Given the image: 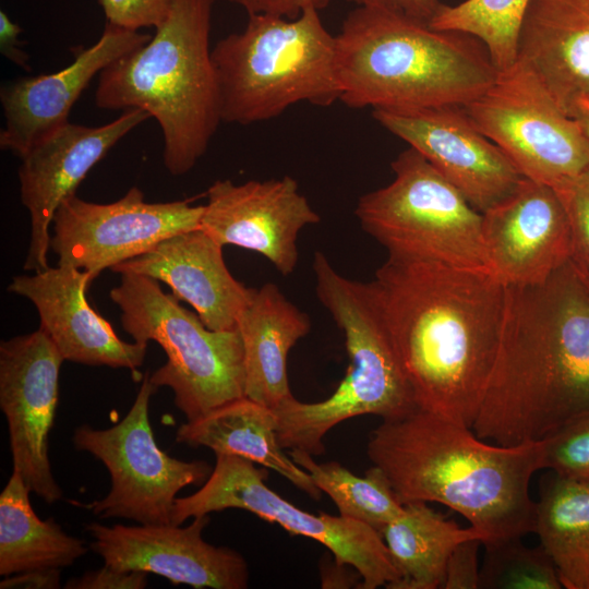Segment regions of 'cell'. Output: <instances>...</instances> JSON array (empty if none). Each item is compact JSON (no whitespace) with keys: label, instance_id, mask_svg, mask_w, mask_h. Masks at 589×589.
Listing matches in <instances>:
<instances>
[{"label":"cell","instance_id":"cell-1","mask_svg":"<svg viewBox=\"0 0 589 589\" xmlns=\"http://www.w3.org/2000/svg\"><path fill=\"white\" fill-rule=\"evenodd\" d=\"M371 283L417 407L472 429L500 346L506 287L488 271L394 256Z\"/></svg>","mask_w":589,"mask_h":589},{"label":"cell","instance_id":"cell-2","mask_svg":"<svg viewBox=\"0 0 589 589\" xmlns=\"http://www.w3.org/2000/svg\"><path fill=\"white\" fill-rule=\"evenodd\" d=\"M588 413L589 280L569 260L541 285L506 287L500 346L472 430L515 445Z\"/></svg>","mask_w":589,"mask_h":589},{"label":"cell","instance_id":"cell-3","mask_svg":"<svg viewBox=\"0 0 589 589\" xmlns=\"http://www.w3.org/2000/svg\"><path fill=\"white\" fill-rule=\"evenodd\" d=\"M366 453L402 504L435 502L459 513L494 543L536 530L532 476L542 441L491 445L447 417L417 408L372 431Z\"/></svg>","mask_w":589,"mask_h":589},{"label":"cell","instance_id":"cell-4","mask_svg":"<svg viewBox=\"0 0 589 589\" xmlns=\"http://www.w3.org/2000/svg\"><path fill=\"white\" fill-rule=\"evenodd\" d=\"M336 45L339 101L353 109L465 106L498 74L476 37L383 9L352 10Z\"/></svg>","mask_w":589,"mask_h":589},{"label":"cell","instance_id":"cell-5","mask_svg":"<svg viewBox=\"0 0 589 589\" xmlns=\"http://www.w3.org/2000/svg\"><path fill=\"white\" fill-rule=\"evenodd\" d=\"M214 1L175 0L146 44L98 75V108L141 109L156 119L164 164L173 176L195 166L223 122L209 47Z\"/></svg>","mask_w":589,"mask_h":589},{"label":"cell","instance_id":"cell-6","mask_svg":"<svg viewBox=\"0 0 589 589\" xmlns=\"http://www.w3.org/2000/svg\"><path fill=\"white\" fill-rule=\"evenodd\" d=\"M312 267L316 297L344 333L349 365L328 398L303 402L291 396L273 410L280 446L317 456L325 452L326 433L345 420L362 414L394 420L418 407L372 283L342 276L320 251Z\"/></svg>","mask_w":589,"mask_h":589},{"label":"cell","instance_id":"cell-7","mask_svg":"<svg viewBox=\"0 0 589 589\" xmlns=\"http://www.w3.org/2000/svg\"><path fill=\"white\" fill-rule=\"evenodd\" d=\"M221 121L274 119L299 103L327 107L339 100L336 36L316 9L294 17L249 14L241 32L212 48Z\"/></svg>","mask_w":589,"mask_h":589},{"label":"cell","instance_id":"cell-8","mask_svg":"<svg viewBox=\"0 0 589 589\" xmlns=\"http://www.w3.org/2000/svg\"><path fill=\"white\" fill-rule=\"evenodd\" d=\"M110 299L121 311V324L136 342H157L167 362L152 375L156 387H169L187 421L245 397L244 352L238 328L212 330L200 316L166 293L158 280L121 274Z\"/></svg>","mask_w":589,"mask_h":589},{"label":"cell","instance_id":"cell-9","mask_svg":"<svg viewBox=\"0 0 589 589\" xmlns=\"http://www.w3.org/2000/svg\"><path fill=\"white\" fill-rule=\"evenodd\" d=\"M390 167L393 181L358 200L361 228L388 256L488 271L481 213L414 148Z\"/></svg>","mask_w":589,"mask_h":589},{"label":"cell","instance_id":"cell-10","mask_svg":"<svg viewBox=\"0 0 589 589\" xmlns=\"http://www.w3.org/2000/svg\"><path fill=\"white\" fill-rule=\"evenodd\" d=\"M267 473L251 460L232 455H216L215 468L195 493L177 497L171 524L240 508L275 522L292 534L311 538L325 545L335 562L351 566L361 576L362 589H392L398 572L381 533L374 528L340 515H314L300 509L269 489Z\"/></svg>","mask_w":589,"mask_h":589},{"label":"cell","instance_id":"cell-11","mask_svg":"<svg viewBox=\"0 0 589 589\" xmlns=\"http://www.w3.org/2000/svg\"><path fill=\"white\" fill-rule=\"evenodd\" d=\"M157 389L145 373L133 405L119 423L100 430L83 424L73 432L74 447L99 459L110 474L108 494L84 505L101 519L169 525L179 491L206 481L212 472L206 461L179 460L157 445L148 417L149 400Z\"/></svg>","mask_w":589,"mask_h":589},{"label":"cell","instance_id":"cell-12","mask_svg":"<svg viewBox=\"0 0 589 589\" xmlns=\"http://www.w3.org/2000/svg\"><path fill=\"white\" fill-rule=\"evenodd\" d=\"M464 107L527 179L555 188L589 168V137L581 125L518 61Z\"/></svg>","mask_w":589,"mask_h":589},{"label":"cell","instance_id":"cell-13","mask_svg":"<svg viewBox=\"0 0 589 589\" xmlns=\"http://www.w3.org/2000/svg\"><path fill=\"white\" fill-rule=\"evenodd\" d=\"M204 205L190 201L148 203L132 187L108 204L71 195L52 220L50 248L58 265L86 272L92 281L106 268L146 253L164 239L200 229Z\"/></svg>","mask_w":589,"mask_h":589},{"label":"cell","instance_id":"cell-14","mask_svg":"<svg viewBox=\"0 0 589 589\" xmlns=\"http://www.w3.org/2000/svg\"><path fill=\"white\" fill-rule=\"evenodd\" d=\"M64 361L39 327L0 344V408L9 429L13 469L48 504L62 497L49 460V433Z\"/></svg>","mask_w":589,"mask_h":589},{"label":"cell","instance_id":"cell-15","mask_svg":"<svg viewBox=\"0 0 589 589\" xmlns=\"http://www.w3.org/2000/svg\"><path fill=\"white\" fill-rule=\"evenodd\" d=\"M372 115L418 151L480 213L506 197L525 178L461 105L373 109Z\"/></svg>","mask_w":589,"mask_h":589},{"label":"cell","instance_id":"cell-16","mask_svg":"<svg viewBox=\"0 0 589 589\" xmlns=\"http://www.w3.org/2000/svg\"><path fill=\"white\" fill-rule=\"evenodd\" d=\"M151 118L141 109H127L113 121L88 127L68 122L33 145L21 158V202L31 220L25 271L48 266L49 228L61 203L74 195L92 168L128 133Z\"/></svg>","mask_w":589,"mask_h":589},{"label":"cell","instance_id":"cell-17","mask_svg":"<svg viewBox=\"0 0 589 589\" xmlns=\"http://www.w3.org/2000/svg\"><path fill=\"white\" fill-rule=\"evenodd\" d=\"M209 516L191 525L106 526L89 522L85 530L91 550L104 564L120 570H140L167 578L173 585L193 588L244 589L249 566L233 549L215 546L202 538Z\"/></svg>","mask_w":589,"mask_h":589},{"label":"cell","instance_id":"cell-18","mask_svg":"<svg viewBox=\"0 0 589 589\" xmlns=\"http://www.w3.org/2000/svg\"><path fill=\"white\" fill-rule=\"evenodd\" d=\"M481 215L488 271L505 287L541 285L572 259L567 214L551 185L524 178Z\"/></svg>","mask_w":589,"mask_h":589},{"label":"cell","instance_id":"cell-19","mask_svg":"<svg viewBox=\"0 0 589 589\" xmlns=\"http://www.w3.org/2000/svg\"><path fill=\"white\" fill-rule=\"evenodd\" d=\"M206 197L201 229L221 245L260 253L284 276L296 269L299 232L321 220L289 176L241 184L216 180Z\"/></svg>","mask_w":589,"mask_h":589},{"label":"cell","instance_id":"cell-20","mask_svg":"<svg viewBox=\"0 0 589 589\" xmlns=\"http://www.w3.org/2000/svg\"><path fill=\"white\" fill-rule=\"evenodd\" d=\"M151 37L107 22L99 39L82 49L62 70L3 84L0 103L5 123L0 132L1 149L21 157L37 142L67 124L73 105L91 81Z\"/></svg>","mask_w":589,"mask_h":589},{"label":"cell","instance_id":"cell-21","mask_svg":"<svg viewBox=\"0 0 589 589\" xmlns=\"http://www.w3.org/2000/svg\"><path fill=\"white\" fill-rule=\"evenodd\" d=\"M91 283L86 272L57 265L14 277L8 291L35 305L39 327L64 360L136 372L145 360L147 345L122 340L111 324L91 306L86 298Z\"/></svg>","mask_w":589,"mask_h":589},{"label":"cell","instance_id":"cell-22","mask_svg":"<svg viewBox=\"0 0 589 589\" xmlns=\"http://www.w3.org/2000/svg\"><path fill=\"white\" fill-rule=\"evenodd\" d=\"M219 242L194 229L168 237L146 253L111 268L164 283L189 303L212 330L238 328V318L255 288L245 287L229 272Z\"/></svg>","mask_w":589,"mask_h":589},{"label":"cell","instance_id":"cell-23","mask_svg":"<svg viewBox=\"0 0 589 589\" xmlns=\"http://www.w3.org/2000/svg\"><path fill=\"white\" fill-rule=\"evenodd\" d=\"M516 61L574 118L589 99V0H531Z\"/></svg>","mask_w":589,"mask_h":589},{"label":"cell","instance_id":"cell-24","mask_svg":"<svg viewBox=\"0 0 589 589\" xmlns=\"http://www.w3.org/2000/svg\"><path fill=\"white\" fill-rule=\"evenodd\" d=\"M244 352L245 397L269 408L293 396L288 381L290 349L311 330L306 313L272 283L254 289L238 318Z\"/></svg>","mask_w":589,"mask_h":589},{"label":"cell","instance_id":"cell-25","mask_svg":"<svg viewBox=\"0 0 589 589\" xmlns=\"http://www.w3.org/2000/svg\"><path fill=\"white\" fill-rule=\"evenodd\" d=\"M176 441L191 447H208L215 455L251 460L278 472L312 498H321L322 491L311 476L279 445L274 410L248 397L181 424Z\"/></svg>","mask_w":589,"mask_h":589},{"label":"cell","instance_id":"cell-26","mask_svg":"<svg viewBox=\"0 0 589 589\" xmlns=\"http://www.w3.org/2000/svg\"><path fill=\"white\" fill-rule=\"evenodd\" d=\"M404 505V513L381 531L399 575L392 589L441 588L453 550L470 539L483 544L484 536L472 526H458L426 502Z\"/></svg>","mask_w":589,"mask_h":589},{"label":"cell","instance_id":"cell-27","mask_svg":"<svg viewBox=\"0 0 589 589\" xmlns=\"http://www.w3.org/2000/svg\"><path fill=\"white\" fill-rule=\"evenodd\" d=\"M31 490L16 469L0 494V575L73 565L88 548L64 532L52 518L41 520L29 501Z\"/></svg>","mask_w":589,"mask_h":589},{"label":"cell","instance_id":"cell-28","mask_svg":"<svg viewBox=\"0 0 589 589\" xmlns=\"http://www.w3.org/2000/svg\"><path fill=\"white\" fill-rule=\"evenodd\" d=\"M566 589H589V481L543 476L536 530Z\"/></svg>","mask_w":589,"mask_h":589},{"label":"cell","instance_id":"cell-29","mask_svg":"<svg viewBox=\"0 0 589 589\" xmlns=\"http://www.w3.org/2000/svg\"><path fill=\"white\" fill-rule=\"evenodd\" d=\"M289 456L335 503L339 515L361 521L380 533L402 513L385 473L375 465L358 477L337 461L317 462L309 453L291 449Z\"/></svg>","mask_w":589,"mask_h":589},{"label":"cell","instance_id":"cell-30","mask_svg":"<svg viewBox=\"0 0 589 589\" xmlns=\"http://www.w3.org/2000/svg\"><path fill=\"white\" fill-rule=\"evenodd\" d=\"M531 0H465L442 3L429 22L443 31H456L479 39L498 72L517 60L520 27Z\"/></svg>","mask_w":589,"mask_h":589},{"label":"cell","instance_id":"cell-31","mask_svg":"<svg viewBox=\"0 0 589 589\" xmlns=\"http://www.w3.org/2000/svg\"><path fill=\"white\" fill-rule=\"evenodd\" d=\"M521 538L484 545L480 565L482 589H561L555 565L540 544L527 546Z\"/></svg>","mask_w":589,"mask_h":589},{"label":"cell","instance_id":"cell-32","mask_svg":"<svg viewBox=\"0 0 589 589\" xmlns=\"http://www.w3.org/2000/svg\"><path fill=\"white\" fill-rule=\"evenodd\" d=\"M541 441L543 469L564 478L589 481V413L569 421Z\"/></svg>","mask_w":589,"mask_h":589},{"label":"cell","instance_id":"cell-33","mask_svg":"<svg viewBox=\"0 0 589 589\" xmlns=\"http://www.w3.org/2000/svg\"><path fill=\"white\" fill-rule=\"evenodd\" d=\"M567 214L572 262L589 280V168L554 188Z\"/></svg>","mask_w":589,"mask_h":589},{"label":"cell","instance_id":"cell-34","mask_svg":"<svg viewBox=\"0 0 589 589\" xmlns=\"http://www.w3.org/2000/svg\"><path fill=\"white\" fill-rule=\"evenodd\" d=\"M108 23L139 31L157 28L168 16L175 0H98Z\"/></svg>","mask_w":589,"mask_h":589},{"label":"cell","instance_id":"cell-35","mask_svg":"<svg viewBox=\"0 0 589 589\" xmlns=\"http://www.w3.org/2000/svg\"><path fill=\"white\" fill-rule=\"evenodd\" d=\"M479 539H470L459 543L450 553L446 568L443 589H478L480 579Z\"/></svg>","mask_w":589,"mask_h":589},{"label":"cell","instance_id":"cell-36","mask_svg":"<svg viewBox=\"0 0 589 589\" xmlns=\"http://www.w3.org/2000/svg\"><path fill=\"white\" fill-rule=\"evenodd\" d=\"M147 573L120 570L109 565L89 570L79 577L70 578L67 589H143L147 586Z\"/></svg>","mask_w":589,"mask_h":589},{"label":"cell","instance_id":"cell-37","mask_svg":"<svg viewBox=\"0 0 589 589\" xmlns=\"http://www.w3.org/2000/svg\"><path fill=\"white\" fill-rule=\"evenodd\" d=\"M241 7L248 14H274L294 17L308 9L321 11L332 0H228Z\"/></svg>","mask_w":589,"mask_h":589},{"label":"cell","instance_id":"cell-38","mask_svg":"<svg viewBox=\"0 0 589 589\" xmlns=\"http://www.w3.org/2000/svg\"><path fill=\"white\" fill-rule=\"evenodd\" d=\"M357 7L375 8L430 22L441 7L440 0H348Z\"/></svg>","mask_w":589,"mask_h":589},{"label":"cell","instance_id":"cell-39","mask_svg":"<svg viewBox=\"0 0 589 589\" xmlns=\"http://www.w3.org/2000/svg\"><path fill=\"white\" fill-rule=\"evenodd\" d=\"M60 587L59 568L26 570L4 576L0 581V589H58Z\"/></svg>","mask_w":589,"mask_h":589},{"label":"cell","instance_id":"cell-40","mask_svg":"<svg viewBox=\"0 0 589 589\" xmlns=\"http://www.w3.org/2000/svg\"><path fill=\"white\" fill-rule=\"evenodd\" d=\"M22 28L14 23L4 11L0 12V50L1 53L26 71L32 68L28 64L29 56L20 47L19 35Z\"/></svg>","mask_w":589,"mask_h":589},{"label":"cell","instance_id":"cell-41","mask_svg":"<svg viewBox=\"0 0 589 589\" xmlns=\"http://www.w3.org/2000/svg\"><path fill=\"white\" fill-rule=\"evenodd\" d=\"M349 565H340L334 563V566L327 567L322 572V588H349L350 585L356 582L350 572L348 570Z\"/></svg>","mask_w":589,"mask_h":589},{"label":"cell","instance_id":"cell-42","mask_svg":"<svg viewBox=\"0 0 589 589\" xmlns=\"http://www.w3.org/2000/svg\"><path fill=\"white\" fill-rule=\"evenodd\" d=\"M574 119L579 122L584 132L589 137V99L578 106Z\"/></svg>","mask_w":589,"mask_h":589}]
</instances>
